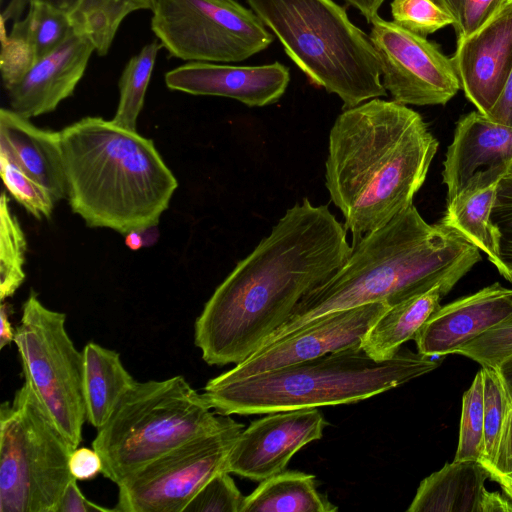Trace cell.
I'll return each instance as SVG.
<instances>
[{
    "mask_svg": "<svg viewBox=\"0 0 512 512\" xmlns=\"http://www.w3.org/2000/svg\"><path fill=\"white\" fill-rule=\"evenodd\" d=\"M352 252L347 229L326 205L303 198L215 289L194 324L209 365L239 364L327 281Z\"/></svg>",
    "mask_w": 512,
    "mask_h": 512,
    "instance_id": "6da1fadb",
    "label": "cell"
},
{
    "mask_svg": "<svg viewBox=\"0 0 512 512\" xmlns=\"http://www.w3.org/2000/svg\"><path fill=\"white\" fill-rule=\"evenodd\" d=\"M438 146L421 115L394 100L373 98L336 118L325 185L353 245L413 204Z\"/></svg>",
    "mask_w": 512,
    "mask_h": 512,
    "instance_id": "7a4b0ae2",
    "label": "cell"
},
{
    "mask_svg": "<svg viewBox=\"0 0 512 512\" xmlns=\"http://www.w3.org/2000/svg\"><path fill=\"white\" fill-rule=\"evenodd\" d=\"M481 260L455 229L430 225L412 204L364 236L327 281L306 294L261 347L327 313L369 303L389 307L440 285L448 293Z\"/></svg>",
    "mask_w": 512,
    "mask_h": 512,
    "instance_id": "3957f363",
    "label": "cell"
},
{
    "mask_svg": "<svg viewBox=\"0 0 512 512\" xmlns=\"http://www.w3.org/2000/svg\"><path fill=\"white\" fill-rule=\"evenodd\" d=\"M73 213L121 234L155 227L178 187L154 142L112 120L84 117L60 131Z\"/></svg>",
    "mask_w": 512,
    "mask_h": 512,
    "instance_id": "277c9868",
    "label": "cell"
},
{
    "mask_svg": "<svg viewBox=\"0 0 512 512\" xmlns=\"http://www.w3.org/2000/svg\"><path fill=\"white\" fill-rule=\"evenodd\" d=\"M440 362L410 350L376 361L360 346L227 382L210 379L202 395L221 415L351 404L427 374Z\"/></svg>",
    "mask_w": 512,
    "mask_h": 512,
    "instance_id": "5b68a950",
    "label": "cell"
},
{
    "mask_svg": "<svg viewBox=\"0 0 512 512\" xmlns=\"http://www.w3.org/2000/svg\"><path fill=\"white\" fill-rule=\"evenodd\" d=\"M311 83L337 95L343 109L385 96L370 36L333 0H246Z\"/></svg>",
    "mask_w": 512,
    "mask_h": 512,
    "instance_id": "8992f818",
    "label": "cell"
},
{
    "mask_svg": "<svg viewBox=\"0 0 512 512\" xmlns=\"http://www.w3.org/2000/svg\"><path fill=\"white\" fill-rule=\"evenodd\" d=\"M219 415L181 375L136 382L97 429L92 447L101 456V473L119 485L156 458L231 419Z\"/></svg>",
    "mask_w": 512,
    "mask_h": 512,
    "instance_id": "52a82bcc",
    "label": "cell"
},
{
    "mask_svg": "<svg viewBox=\"0 0 512 512\" xmlns=\"http://www.w3.org/2000/svg\"><path fill=\"white\" fill-rule=\"evenodd\" d=\"M73 449L24 382L0 406V512H55Z\"/></svg>",
    "mask_w": 512,
    "mask_h": 512,
    "instance_id": "ba28073f",
    "label": "cell"
},
{
    "mask_svg": "<svg viewBox=\"0 0 512 512\" xmlns=\"http://www.w3.org/2000/svg\"><path fill=\"white\" fill-rule=\"evenodd\" d=\"M66 314L44 306L31 290L15 329L25 382L73 445L82 441L87 420L84 358L66 330Z\"/></svg>",
    "mask_w": 512,
    "mask_h": 512,
    "instance_id": "9c48e42d",
    "label": "cell"
},
{
    "mask_svg": "<svg viewBox=\"0 0 512 512\" xmlns=\"http://www.w3.org/2000/svg\"><path fill=\"white\" fill-rule=\"evenodd\" d=\"M151 29L171 56L230 63L266 49L274 36L235 0H154Z\"/></svg>",
    "mask_w": 512,
    "mask_h": 512,
    "instance_id": "30bf717a",
    "label": "cell"
},
{
    "mask_svg": "<svg viewBox=\"0 0 512 512\" xmlns=\"http://www.w3.org/2000/svg\"><path fill=\"white\" fill-rule=\"evenodd\" d=\"M244 426L230 419L156 458L118 485L117 512H183L216 473L227 470L232 446Z\"/></svg>",
    "mask_w": 512,
    "mask_h": 512,
    "instance_id": "8fae6325",
    "label": "cell"
},
{
    "mask_svg": "<svg viewBox=\"0 0 512 512\" xmlns=\"http://www.w3.org/2000/svg\"><path fill=\"white\" fill-rule=\"evenodd\" d=\"M370 39L381 80L393 100L404 105H445L461 89L451 57L425 36L375 16Z\"/></svg>",
    "mask_w": 512,
    "mask_h": 512,
    "instance_id": "7c38bea8",
    "label": "cell"
},
{
    "mask_svg": "<svg viewBox=\"0 0 512 512\" xmlns=\"http://www.w3.org/2000/svg\"><path fill=\"white\" fill-rule=\"evenodd\" d=\"M388 308L384 302H375L327 313L259 348L241 363L212 379L227 382L360 347L370 327Z\"/></svg>",
    "mask_w": 512,
    "mask_h": 512,
    "instance_id": "4fadbf2b",
    "label": "cell"
},
{
    "mask_svg": "<svg viewBox=\"0 0 512 512\" xmlns=\"http://www.w3.org/2000/svg\"><path fill=\"white\" fill-rule=\"evenodd\" d=\"M512 173V127L479 111L459 118L443 162L447 204L496 185Z\"/></svg>",
    "mask_w": 512,
    "mask_h": 512,
    "instance_id": "5bb4252c",
    "label": "cell"
},
{
    "mask_svg": "<svg viewBox=\"0 0 512 512\" xmlns=\"http://www.w3.org/2000/svg\"><path fill=\"white\" fill-rule=\"evenodd\" d=\"M327 424L317 408L268 413L240 432L226 469L261 482L283 472L297 451L321 439Z\"/></svg>",
    "mask_w": 512,
    "mask_h": 512,
    "instance_id": "9a60e30c",
    "label": "cell"
},
{
    "mask_svg": "<svg viewBox=\"0 0 512 512\" xmlns=\"http://www.w3.org/2000/svg\"><path fill=\"white\" fill-rule=\"evenodd\" d=\"M451 59L466 98L487 116L512 72V4L458 39Z\"/></svg>",
    "mask_w": 512,
    "mask_h": 512,
    "instance_id": "2e32d148",
    "label": "cell"
},
{
    "mask_svg": "<svg viewBox=\"0 0 512 512\" xmlns=\"http://www.w3.org/2000/svg\"><path fill=\"white\" fill-rule=\"evenodd\" d=\"M290 81L288 67L279 62L236 66L190 61L165 74L166 86L192 95L235 99L249 107L277 102Z\"/></svg>",
    "mask_w": 512,
    "mask_h": 512,
    "instance_id": "e0dca14e",
    "label": "cell"
},
{
    "mask_svg": "<svg viewBox=\"0 0 512 512\" xmlns=\"http://www.w3.org/2000/svg\"><path fill=\"white\" fill-rule=\"evenodd\" d=\"M512 314V289L498 282L440 307L414 337L418 352L432 357L458 348Z\"/></svg>",
    "mask_w": 512,
    "mask_h": 512,
    "instance_id": "ac0fdd59",
    "label": "cell"
},
{
    "mask_svg": "<svg viewBox=\"0 0 512 512\" xmlns=\"http://www.w3.org/2000/svg\"><path fill=\"white\" fill-rule=\"evenodd\" d=\"M94 51L88 37L73 32L6 89L11 109L29 119L55 110L73 94Z\"/></svg>",
    "mask_w": 512,
    "mask_h": 512,
    "instance_id": "d6986e66",
    "label": "cell"
},
{
    "mask_svg": "<svg viewBox=\"0 0 512 512\" xmlns=\"http://www.w3.org/2000/svg\"><path fill=\"white\" fill-rule=\"evenodd\" d=\"M1 26L0 70L6 89L74 32L67 11L41 1L30 3L9 34L2 20Z\"/></svg>",
    "mask_w": 512,
    "mask_h": 512,
    "instance_id": "ffe728a7",
    "label": "cell"
},
{
    "mask_svg": "<svg viewBox=\"0 0 512 512\" xmlns=\"http://www.w3.org/2000/svg\"><path fill=\"white\" fill-rule=\"evenodd\" d=\"M0 154L42 184L55 202L67 198L60 131L42 129L12 109L0 110Z\"/></svg>",
    "mask_w": 512,
    "mask_h": 512,
    "instance_id": "44dd1931",
    "label": "cell"
},
{
    "mask_svg": "<svg viewBox=\"0 0 512 512\" xmlns=\"http://www.w3.org/2000/svg\"><path fill=\"white\" fill-rule=\"evenodd\" d=\"M489 477L480 461L453 460L422 480L407 511L479 512Z\"/></svg>",
    "mask_w": 512,
    "mask_h": 512,
    "instance_id": "7402d4cb",
    "label": "cell"
},
{
    "mask_svg": "<svg viewBox=\"0 0 512 512\" xmlns=\"http://www.w3.org/2000/svg\"><path fill=\"white\" fill-rule=\"evenodd\" d=\"M448 292L440 285L390 306L364 336L361 347L374 360L385 361L414 339L426 321L441 307Z\"/></svg>",
    "mask_w": 512,
    "mask_h": 512,
    "instance_id": "603a6c76",
    "label": "cell"
},
{
    "mask_svg": "<svg viewBox=\"0 0 512 512\" xmlns=\"http://www.w3.org/2000/svg\"><path fill=\"white\" fill-rule=\"evenodd\" d=\"M82 352L87 421L99 429L137 381L125 368L120 354L115 350L89 342Z\"/></svg>",
    "mask_w": 512,
    "mask_h": 512,
    "instance_id": "cb8c5ba5",
    "label": "cell"
},
{
    "mask_svg": "<svg viewBox=\"0 0 512 512\" xmlns=\"http://www.w3.org/2000/svg\"><path fill=\"white\" fill-rule=\"evenodd\" d=\"M338 507L316 488L314 475L283 471L260 482L244 498L241 512H336Z\"/></svg>",
    "mask_w": 512,
    "mask_h": 512,
    "instance_id": "d4e9b609",
    "label": "cell"
},
{
    "mask_svg": "<svg viewBox=\"0 0 512 512\" xmlns=\"http://www.w3.org/2000/svg\"><path fill=\"white\" fill-rule=\"evenodd\" d=\"M497 184L448 203L440 223L455 229L484 252L498 270L499 235L490 218Z\"/></svg>",
    "mask_w": 512,
    "mask_h": 512,
    "instance_id": "484cf974",
    "label": "cell"
},
{
    "mask_svg": "<svg viewBox=\"0 0 512 512\" xmlns=\"http://www.w3.org/2000/svg\"><path fill=\"white\" fill-rule=\"evenodd\" d=\"M136 10L122 0H79L68 14L73 31L88 37L97 54L104 56L123 19Z\"/></svg>",
    "mask_w": 512,
    "mask_h": 512,
    "instance_id": "4316f807",
    "label": "cell"
},
{
    "mask_svg": "<svg viewBox=\"0 0 512 512\" xmlns=\"http://www.w3.org/2000/svg\"><path fill=\"white\" fill-rule=\"evenodd\" d=\"M160 41L145 45L131 57L119 79V102L112 121L117 125L136 130L137 119L143 108L145 94L152 76Z\"/></svg>",
    "mask_w": 512,
    "mask_h": 512,
    "instance_id": "83f0119b",
    "label": "cell"
},
{
    "mask_svg": "<svg viewBox=\"0 0 512 512\" xmlns=\"http://www.w3.org/2000/svg\"><path fill=\"white\" fill-rule=\"evenodd\" d=\"M27 242L17 217L9 206L5 191L0 198V298L13 296L25 281Z\"/></svg>",
    "mask_w": 512,
    "mask_h": 512,
    "instance_id": "f1b7e54d",
    "label": "cell"
},
{
    "mask_svg": "<svg viewBox=\"0 0 512 512\" xmlns=\"http://www.w3.org/2000/svg\"><path fill=\"white\" fill-rule=\"evenodd\" d=\"M484 431L479 461L489 466L495 456L505 415L511 398L497 369L482 367Z\"/></svg>",
    "mask_w": 512,
    "mask_h": 512,
    "instance_id": "f546056e",
    "label": "cell"
},
{
    "mask_svg": "<svg viewBox=\"0 0 512 512\" xmlns=\"http://www.w3.org/2000/svg\"><path fill=\"white\" fill-rule=\"evenodd\" d=\"M484 431L483 377L481 370L475 375L462 398L459 442L455 461H479Z\"/></svg>",
    "mask_w": 512,
    "mask_h": 512,
    "instance_id": "4dcf8cb0",
    "label": "cell"
},
{
    "mask_svg": "<svg viewBox=\"0 0 512 512\" xmlns=\"http://www.w3.org/2000/svg\"><path fill=\"white\" fill-rule=\"evenodd\" d=\"M0 174L12 197L36 219L49 218L55 200L50 192L16 162L0 154Z\"/></svg>",
    "mask_w": 512,
    "mask_h": 512,
    "instance_id": "1f68e13d",
    "label": "cell"
},
{
    "mask_svg": "<svg viewBox=\"0 0 512 512\" xmlns=\"http://www.w3.org/2000/svg\"><path fill=\"white\" fill-rule=\"evenodd\" d=\"M391 14L396 24L425 37L456 26L455 19L433 0H392Z\"/></svg>",
    "mask_w": 512,
    "mask_h": 512,
    "instance_id": "d6a6232c",
    "label": "cell"
},
{
    "mask_svg": "<svg viewBox=\"0 0 512 512\" xmlns=\"http://www.w3.org/2000/svg\"><path fill=\"white\" fill-rule=\"evenodd\" d=\"M471 358L482 367L498 369L512 356V314L455 352Z\"/></svg>",
    "mask_w": 512,
    "mask_h": 512,
    "instance_id": "836d02e7",
    "label": "cell"
},
{
    "mask_svg": "<svg viewBox=\"0 0 512 512\" xmlns=\"http://www.w3.org/2000/svg\"><path fill=\"white\" fill-rule=\"evenodd\" d=\"M244 498L230 472L222 470L204 484L183 512H241Z\"/></svg>",
    "mask_w": 512,
    "mask_h": 512,
    "instance_id": "e575fe53",
    "label": "cell"
},
{
    "mask_svg": "<svg viewBox=\"0 0 512 512\" xmlns=\"http://www.w3.org/2000/svg\"><path fill=\"white\" fill-rule=\"evenodd\" d=\"M490 218L499 235L498 272L512 283V173L497 184Z\"/></svg>",
    "mask_w": 512,
    "mask_h": 512,
    "instance_id": "d590c367",
    "label": "cell"
},
{
    "mask_svg": "<svg viewBox=\"0 0 512 512\" xmlns=\"http://www.w3.org/2000/svg\"><path fill=\"white\" fill-rule=\"evenodd\" d=\"M509 5V0H464L456 30L458 39L470 36Z\"/></svg>",
    "mask_w": 512,
    "mask_h": 512,
    "instance_id": "8d00e7d4",
    "label": "cell"
},
{
    "mask_svg": "<svg viewBox=\"0 0 512 512\" xmlns=\"http://www.w3.org/2000/svg\"><path fill=\"white\" fill-rule=\"evenodd\" d=\"M486 468L490 477L500 475L512 479V398L503 421L494 459Z\"/></svg>",
    "mask_w": 512,
    "mask_h": 512,
    "instance_id": "74e56055",
    "label": "cell"
},
{
    "mask_svg": "<svg viewBox=\"0 0 512 512\" xmlns=\"http://www.w3.org/2000/svg\"><path fill=\"white\" fill-rule=\"evenodd\" d=\"M102 459L92 447H76L69 458V469L72 476L81 481L91 480L102 472Z\"/></svg>",
    "mask_w": 512,
    "mask_h": 512,
    "instance_id": "f35d334b",
    "label": "cell"
},
{
    "mask_svg": "<svg viewBox=\"0 0 512 512\" xmlns=\"http://www.w3.org/2000/svg\"><path fill=\"white\" fill-rule=\"evenodd\" d=\"M109 509L88 500L81 492L77 479L74 477L67 484L57 505L55 512H111Z\"/></svg>",
    "mask_w": 512,
    "mask_h": 512,
    "instance_id": "ab89813d",
    "label": "cell"
},
{
    "mask_svg": "<svg viewBox=\"0 0 512 512\" xmlns=\"http://www.w3.org/2000/svg\"><path fill=\"white\" fill-rule=\"evenodd\" d=\"M487 117L494 122L512 127V72Z\"/></svg>",
    "mask_w": 512,
    "mask_h": 512,
    "instance_id": "60d3db41",
    "label": "cell"
},
{
    "mask_svg": "<svg viewBox=\"0 0 512 512\" xmlns=\"http://www.w3.org/2000/svg\"><path fill=\"white\" fill-rule=\"evenodd\" d=\"M34 1L48 3L56 8L70 11L79 0H11L1 15V20L19 19L24 9Z\"/></svg>",
    "mask_w": 512,
    "mask_h": 512,
    "instance_id": "b9f144b4",
    "label": "cell"
},
{
    "mask_svg": "<svg viewBox=\"0 0 512 512\" xmlns=\"http://www.w3.org/2000/svg\"><path fill=\"white\" fill-rule=\"evenodd\" d=\"M512 503L498 492H490L485 489L480 504L479 512H511Z\"/></svg>",
    "mask_w": 512,
    "mask_h": 512,
    "instance_id": "7bdbcfd3",
    "label": "cell"
},
{
    "mask_svg": "<svg viewBox=\"0 0 512 512\" xmlns=\"http://www.w3.org/2000/svg\"><path fill=\"white\" fill-rule=\"evenodd\" d=\"M11 305L2 303L0 309V348L10 345L14 342L15 329L13 328L9 316L11 314Z\"/></svg>",
    "mask_w": 512,
    "mask_h": 512,
    "instance_id": "ee69618b",
    "label": "cell"
},
{
    "mask_svg": "<svg viewBox=\"0 0 512 512\" xmlns=\"http://www.w3.org/2000/svg\"><path fill=\"white\" fill-rule=\"evenodd\" d=\"M436 4H438L441 8L447 11L456 21L455 30H457L460 17L461 10L464 0H433Z\"/></svg>",
    "mask_w": 512,
    "mask_h": 512,
    "instance_id": "f6af8a7d",
    "label": "cell"
},
{
    "mask_svg": "<svg viewBox=\"0 0 512 512\" xmlns=\"http://www.w3.org/2000/svg\"><path fill=\"white\" fill-rule=\"evenodd\" d=\"M501 380L508 392L510 398H512V356L506 359L497 369Z\"/></svg>",
    "mask_w": 512,
    "mask_h": 512,
    "instance_id": "bcb514c9",
    "label": "cell"
},
{
    "mask_svg": "<svg viewBox=\"0 0 512 512\" xmlns=\"http://www.w3.org/2000/svg\"><path fill=\"white\" fill-rule=\"evenodd\" d=\"M144 231H130L125 236V243L131 250H138L144 245L142 233Z\"/></svg>",
    "mask_w": 512,
    "mask_h": 512,
    "instance_id": "7dc6e473",
    "label": "cell"
},
{
    "mask_svg": "<svg viewBox=\"0 0 512 512\" xmlns=\"http://www.w3.org/2000/svg\"><path fill=\"white\" fill-rule=\"evenodd\" d=\"M490 478L498 482L503 491L512 499V479L500 475H494Z\"/></svg>",
    "mask_w": 512,
    "mask_h": 512,
    "instance_id": "c3c4849f",
    "label": "cell"
},
{
    "mask_svg": "<svg viewBox=\"0 0 512 512\" xmlns=\"http://www.w3.org/2000/svg\"><path fill=\"white\" fill-rule=\"evenodd\" d=\"M133 5L137 10L148 9L152 10L154 6V0H122Z\"/></svg>",
    "mask_w": 512,
    "mask_h": 512,
    "instance_id": "681fc988",
    "label": "cell"
},
{
    "mask_svg": "<svg viewBox=\"0 0 512 512\" xmlns=\"http://www.w3.org/2000/svg\"><path fill=\"white\" fill-rule=\"evenodd\" d=\"M510 1V4H512V0H509Z\"/></svg>",
    "mask_w": 512,
    "mask_h": 512,
    "instance_id": "f907efd6",
    "label": "cell"
}]
</instances>
